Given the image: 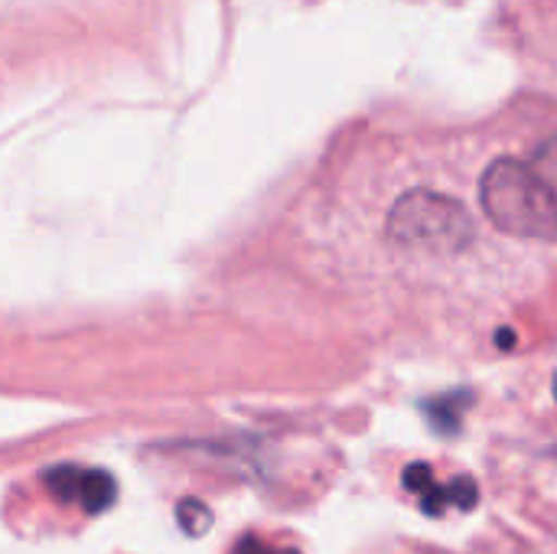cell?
<instances>
[{"mask_svg": "<svg viewBox=\"0 0 557 554\" xmlns=\"http://www.w3.org/2000/svg\"><path fill=\"white\" fill-rule=\"evenodd\" d=\"M483 216L506 235L557 242V196L532 160L499 157L480 180Z\"/></svg>", "mask_w": 557, "mask_h": 554, "instance_id": "cell-1", "label": "cell"}, {"mask_svg": "<svg viewBox=\"0 0 557 554\" xmlns=\"http://www.w3.org/2000/svg\"><path fill=\"white\" fill-rule=\"evenodd\" d=\"M385 235L395 248L408 255L450 258L473 242L476 222L460 199L431 186H418L392 206L385 219Z\"/></svg>", "mask_w": 557, "mask_h": 554, "instance_id": "cell-2", "label": "cell"}, {"mask_svg": "<svg viewBox=\"0 0 557 554\" xmlns=\"http://www.w3.org/2000/svg\"><path fill=\"white\" fill-rule=\"evenodd\" d=\"M49 487L55 496L78 503L85 513H104L114 503V480L101 470H78V467H55L49 473Z\"/></svg>", "mask_w": 557, "mask_h": 554, "instance_id": "cell-3", "label": "cell"}, {"mask_svg": "<svg viewBox=\"0 0 557 554\" xmlns=\"http://www.w3.org/2000/svg\"><path fill=\"white\" fill-rule=\"evenodd\" d=\"M180 522L189 535H202L209 526H212V513L199 503V500H186L180 506Z\"/></svg>", "mask_w": 557, "mask_h": 554, "instance_id": "cell-4", "label": "cell"}, {"mask_svg": "<svg viewBox=\"0 0 557 554\" xmlns=\"http://www.w3.org/2000/svg\"><path fill=\"white\" fill-rule=\"evenodd\" d=\"M532 167L545 176V183L555 189L557 196V137L552 140H545L539 150H535V157H532Z\"/></svg>", "mask_w": 557, "mask_h": 554, "instance_id": "cell-5", "label": "cell"}, {"mask_svg": "<svg viewBox=\"0 0 557 554\" xmlns=\"http://www.w3.org/2000/svg\"><path fill=\"white\" fill-rule=\"evenodd\" d=\"M444 496L447 503H454L457 509H473L476 506V483L470 477H460L457 483H447L444 487Z\"/></svg>", "mask_w": 557, "mask_h": 554, "instance_id": "cell-6", "label": "cell"}, {"mask_svg": "<svg viewBox=\"0 0 557 554\" xmlns=\"http://www.w3.org/2000/svg\"><path fill=\"white\" fill-rule=\"evenodd\" d=\"M431 487H434V470H431L428 464H411V467L405 470V490L424 496Z\"/></svg>", "mask_w": 557, "mask_h": 554, "instance_id": "cell-7", "label": "cell"}, {"mask_svg": "<svg viewBox=\"0 0 557 554\" xmlns=\"http://www.w3.org/2000/svg\"><path fill=\"white\" fill-rule=\"evenodd\" d=\"M235 554H297V552H281V549H268V545H261L258 539H245Z\"/></svg>", "mask_w": 557, "mask_h": 554, "instance_id": "cell-8", "label": "cell"}]
</instances>
